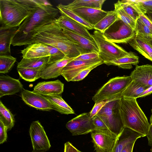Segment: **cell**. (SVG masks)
<instances>
[{
  "mask_svg": "<svg viewBox=\"0 0 152 152\" xmlns=\"http://www.w3.org/2000/svg\"><path fill=\"white\" fill-rule=\"evenodd\" d=\"M51 104L53 110L61 114H73L75 112L63 99L60 95H51L45 96Z\"/></svg>",
  "mask_w": 152,
  "mask_h": 152,
  "instance_id": "obj_25",
  "label": "cell"
},
{
  "mask_svg": "<svg viewBox=\"0 0 152 152\" xmlns=\"http://www.w3.org/2000/svg\"><path fill=\"white\" fill-rule=\"evenodd\" d=\"M99 58L98 52H94L83 54H80L75 58L74 60H88Z\"/></svg>",
  "mask_w": 152,
  "mask_h": 152,
  "instance_id": "obj_42",
  "label": "cell"
},
{
  "mask_svg": "<svg viewBox=\"0 0 152 152\" xmlns=\"http://www.w3.org/2000/svg\"><path fill=\"white\" fill-rule=\"evenodd\" d=\"M0 120L10 131L13 127L15 119L10 111L0 101Z\"/></svg>",
  "mask_w": 152,
  "mask_h": 152,
  "instance_id": "obj_33",
  "label": "cell"
},
{
  "mask_svg": "<svg viewBox=\"0 0 152 152\" xmlns=\"http://www.w3.org/2000/svg\"><path fill=\"white\" fill-rule=\"evenodd\" d=\"M151 116L152 117V114L151 115Z\"/></svg>",
  "mask_w": 152,
  "mask_h": 152,
  "instance_id": "obj_55",
  "label": "cell"
},
{
  "mask_svg": "<svg viewBox=\"0 0 152 152\" xmlns=\"http://www.w3.org/2000/svg\"><path fill=\"white\" fill-rule=\"evenodd\" d=\"M151 113H152V109L151 110Z\"/></svg>",
  "mask_w": 152,
  "mask_h": 152,
  "instance_id": "obj_54",
  "label": "cell"
},
{
  "mask_svg": "<svg viewBox=\"0 0 152 152\" xmlns=\"http://www.w3.org/2000/svg\"><path fill=\"white\" fill-rule=\"evenodd\" d=\"M55 20L61 27L95 42L91 34L86 28L67 16L61 15Z\"/></svg>",
  "mask_w": 152,
  "mask_h": 152,
  "instance_id": "obj_15",
  "label": "cell"
},
{
  "mask_svg": "<svg viewBox=\"0 0 152 152\" xmlns=\"http://www.w3.org/2000/svg\"><path fill=\"white\" fill-rule=\"evenodd\" d=\"M19 27L0 28V55L10 54V45Z\"/></svg>",
  "mask_w": 152,
  "mask_h": 152,
  "instance_id": "obj_24",
  "label": "cell"
},
{
  "mask_svg": "<svg viewBox=\"0 0 152 152\" xmlns=\"http://www.w3.org/2000/svg\"><path fill=\"white\" fill-rule=\"evenodd\" d=\"M151 152H152V147H151V150H150Z\"/></svg>",
  "mask_w": 152,
  "mask_h": 152,
  "instance_id": "obj_53",
  "label": "cell"
},
{
  "mask_svg": "<svg viewBox=\"0 0 152 152\" xmlns=\"http://www.w3.org/2000/svg\"><path fill=\"white\" fill-rule=\"evenodd\" d=\"M103 64H104V62L103 61H102L85 69L73 78L71 81H79L83 80L92 70Z\"/></svg>",
  "mask_w": 152,
  "mask_h": 152,
  "instance_id": "obj_39",
  "label": "cell"
},
{
  "mask_svg": "<svg viewBox=\"0 0 152 152\" xmlns=\"http://www.w3.org/2000/svg\"><path fill=\"white\" fill-rule=\"evenodd\" d=\"M91 35L99 49V57L104 64H106L129 53L121 46L107 40L99 31L95 30Z\"/></svg>",
  "mask_w": 152,
  "mask_h": 152,
  "instance_id": "obj_7",
  "label": "cell"
},
{
  "mask_svg": "<svg viewBox=\"0 0 152 152\" xmlns=\"http://www.w3.org/2000/svg\"><path fill=\"white\" fill-rule=\"evenodd\" d=\"M106 102L107 101H104L95 103L92 109L89 112L90 117L92 118L96 115L104 105Z\"/></svg>",
  "mask_w": 152,
  "mask_h": 152,
  "instance_id": "obj_43",
  "label": "cell"
},
{
  "mask_svg": "<svg viewBox=\"0 0 152 152\" xmlns=\"http://www.w3.org/2000/svg\"><path fill=\"white\" fill-rule=\"evenodd\" d=\"M49 56L27 59L23 58L17 68H28L42 70L48 64Z\"/></svg>",
  "mask_w": 152,
  "mask_h": 152,
  "instance_id": "obj_27",
  "label": "cell"
},
{
  "mask_svg": "<svg viewBox=\"0 0 152 152\" xmlns=\"http://www.w3.org/2000/svg\"><path fill=\"white\" fill-rule=\"evenodd\" d=\"M75 58L66 56L63 58L53 63L48 64L40 71L41 78L48 79L57 77L61 75L64 68Z\"/></svg>",
  "mask_w": 152,
  "mask_h": 152,
  "instance_id": "obj_18",
  "label": "cell"
},
{
  "mask_svg": "<svg viewBox=\"0 0 152 152\" xmlns=\"http://www.w3.org/2000/svg\"><path fill=\"white\" fill-rule=\"evenodd\" d=\"M45 1L0 0V28L19 27Z\"/></svg>",
  "mask_w": 152,
  "mask_h": 152,
  "instance_id": "obj_3",
  "label": "cell"
},
{
  "mask_svg": "<svg viewBox=\"0 0 152 152\" xmlns=\"http://www.w3.org/2000/svg\"><path fill=\"white\" fill-rule=\"evenodd\" d=\"M64 84L59 80L41 82L34 87V92L44 96L60 95L63 92Z\"/></svg>",
  "mask_w": 152,
  "mask_h": 152,
  "instance_id": "obj_19",
  "label": "cell"
},
{
  "mask_svg": "<svg viewBox=\"0 0 152 152\" xmlns=\"http://www.w3.org/2000/svg\"><path fill=\"white\" fill-rule=\"evenodd\" d=\"M139 63L138 56L134 53L129 52L126 56L112 61L106 64L117 66L124 69H130L132 68V65L136 66Z\"/></svg>",
  "mask_w": 152,
  "mask_h": 152,
  "instance_id": "obj_26",
  "label": "cell"
},
{
  "mask_svg": "<svg viewBox=\"0 0 152 152\" xmlns=\"http://www.w3.org/2000/svg\"><path fill=\"white\" fill-rule=\"evenodd\" d=\"M92 119L94 126V129H109L104 121L98 115H96L93 117Z\"/></svg>",
  "mask_w": 152,
  "mask_h": 152,
  "instance_id": "obj_41",
  "label": "cell"
},
{
  "mask_svg": "<svg viewBox=\"0 0 152 152\" xmlns=\"http://www.w3.org/2000/svg\"><path fill=\"white\" fill-rule=\"evenodd\" d=\"M149 39L144 36L136 35L129 43L134 50L152 61V46Z\"/></svg>",
  "mask_w": 152,
  "mask_h": 152,
  "instance_id": "obj_22",
  "label": "cell"
},
{
  "mask_svg": "<svg viewBox=\"0 0 152 152\" xmlns=\"http://www.w3.org/2000/svg\"><path fill=\"white\" fill-rule=\"evenodd\" d=\"M66 126L73 136L86 134L94 129L89 113L79 115L68 122Z\"/></svg>",
  "mask_w": 152,
  "mask_h": 152,
  "instance_id": "obj_11",
  "label": "cell"
},
{
  "mask_svg": "<svg viewBox=\"0 0 152 152\" xmlns=\"http://www.w3.org/2000/svg\"><path fill=\"white\" fill-rule=\"evenodd\" d=\"M114 10L117 13L118 18L129 26L135 30L136 21L124 10L119 0L114 4Z\"/></svg>",
  "mask_w": 152,
  "mask_h": 152,
  "instance_id": "obj_35",
  "label": "cell"
},
{
  "mask_svg": "<svg viewBox=\"0 0 152 152\" xmlns=\"http://www.w3.org/2000/svg\"><path fill=\"white\" fill-rule=\"evenodd\" d=\"M72 10L85 21L93 26L106 16L108 12V11L102 10L88 7L79 8Z\"/></svg>",
  "mask_w": 152,
  "mask_h": 152,
  "instance_id": "obj_16",
  "label": "cell"
},
{
  "mask_svg": "<svg viewBox=\"0 0 152 152\" xmlns=\"http://www.w3.org/2000/svg\"><path fill=\"white\" fill-rule=\"evenodd\" d=\"M105 0H75L65 7L71 10L81 7H88L102 10Z\"/></svg>",
  "mask_w": 152,
  "mask_h": 152,
  "instance_id": "obj_30",
  "label": "cell"
},
{
  "mask_svg": "<svg viewBox=\"0 0 152 152\" xmlns=\"http://www.w3.org/2000/svg\"><path fill=\"white\" fill-rule=\"evenodd\" d=\"M59 12L57 8L45 0L20 25L11 45L15 46L31 44V34L33 30L56 19Z\"/></svg>",
  "mask_w": 152,
  "mask_h": 152,
  "instance_id": "obj_2",
  "label": "cell"
},
{
  "mask_svg": "<svg viewBox=\"0 0 152 152\" xmlns=\"http://www.w3.org/2000/svg\"><path fill=\"white\" fill-rule=\"evenodd\" d=\"M143 137L142 134L125 127L118 136L112 152H121L123 148L128 143L136 141L138 139Z\"/></svg>",
  "mask_w": 152,
  "mask_h": 152,
  "instance_id": "obj_23",
  "label": "cell"
},
{
  "mask_svg": "<svg viewBox=\"0 0 152 152\" xmlns=\"http://www.w3.org/2000/svg\"><path fill=\"white\" fill-rule=\"evenodd\" d=\"M50 46L37 42L28 45L21 51L23 58L29 59L50 56Z\"/></svg>",
  "mask_w": 152,
  "mask_h": 152,
  "instance_id": "obj_20",
  "label": "cell"
},
{
  "mask_svg": "<svg viewBox=\"0 0 152 152\" xmlns=\"http://www.w3.org/2000/svg\"><path fill=\"white\" fill-rule=\"evenodd\" d=\"M16 58L10 55H0V73H8L16 61Z\"/></svg>",
  "mask_w": 152,
  "mask_h": 152,
  "instance_id": "obj_36",
  "label": "cell"
},
{
  "mask_svg": "<svg viewBox=\"0 0 152 152\" xmlns=\"http://www.w3.org/2000/svg\"><path fill=\"white\" fill-rule=\"evenodd\" d=\"M60 27L66 34L74 42L80 54L94 52L99 53V49L95 42Z\"/></svg>",
  "mask_w": 152,
  "mask_h": 152,
  "instance_id": "obj_14",
  "label": "cell"
},
{
  "mask_svg": "<svg viewBox=\"0 0 152 152\" xmlns=\"http://www.w3.org/2000/svg\"><path fill=\"white\" fill-rule=\"evenodd\" d=\"M57 7L61 15H65L82 24L88 30H91L94 29L93 26L85 21L75 13L72 10L65 7L64 5L60 4L57 6Z\"/></svg>",
  "mask_w": 152,
  "mask_h": 152,
  "instance_id": "obj_32",
  "label": "cell"
},
{
  "mask_svg": "<svg viewBox=\"0 0 152 152\" xmlns=\"http://www.w3.org/2000/svg\"><path fill=\"white\" fill-rule=\"evenodd\" d=\"M135 142L134 141L128 143L123 148L121 152H132Z\"/></svg>",
  "mask_w": 152,
  "mask_h": 152,
  "instance_id": "obj_48",
  "label": "cell"
},
{
  "mask_svg": "<svg viewBox=\"0 0 152 152\" xmlns=\"http://www.w3.org/2000/svg\"><path fill=\"white\" fill-rule=\"evenodd\" d=\"M148 141V145L152 147V117L151 116L150 118V126L146 136Z\"/></svg>",
  "mask_w": 152,
  "mask_h": 152,
  "instance_id": "obj_47",
  "label": "cell"
},
{
  "mask_svg": "<svg viewBox=\"0 0 152 152\" xmlns=\"http://www.w3.org/2000/svg\"><path fill=\"white\" fill-rule=\"evenodd\" d=\"M50 54L48 64H50L61 60L66 56L58 49L50 46Z\"/></svg>",
  "mask_w": 152,
  "mask_h": 152,
  "instance_id": "obj_38",
  "label": "cell"
},
{
  "mask_svg": "<svg viewBox=\"0 0 152 152\" xmlns=\"http://www.w3.org/2000/svg\"><path fill=\"white\" fill-rule=\"evenodd\" d=\"M144 14L148 12H152V0H135Z\"/></svg>",
  "mask_w": 152,
  "mask_h": 152,
  "instance_id": "obj_40",
  "label": "cell"
},
{
  "mask_svg": "<svg viewBox=\"0 0 152 152\" xmlns=\"http://www.w3.org/2000/svg\"><path fill=\"white\" fill-rule=\"evenodd\" d=\"M119 1L125 11L135 21L141 15L144 14L135 0H119Z\"/></svg>",
  "mask_w": 152,
  "mask_h": 152,
  "instance_id": "obj_29",
  "label": "cell"
},
{
  "mask_svg": "<svg viewBox=\"0 0 152 152\" xmlns=\"http://www.w3.org/2000/svg\"><path fill=\"white\" fill-rule=\"evenodd\" d=\"M23 86L18 79L7 75H0V98L15 94L23 89Z\"/></svg>",
  "mask_w": 152,
  "mask_h": 152,
  "instance_id": "obj_17",
  "label": "cell"
},
{
  "mask_svg": "<svg viewBox=\"0 0 152 152\" xmlns=\"http://www.w3.org/2000/svg\"><path fill=\"white\" fill-rule=\"evenodd\" d=\"M20 77L28 82H34L41 78V70L28 68H17Z\"/></svg>",
  "mask_w": 152,
  "mask_h": 152,
  "instance_id": "obj_34",
  "label": "cell"
},
{
  "mask_svg": "<svg viewBox=\"0 0 152 152\" xmlns=\"http://www.w3.org/2000/svg\"><path fill=\"white\" fill-rule=\"evenodd\" d=\"M149 42L151 45L152 46V39H149Z\"/></svg>",
  "mask_w": 152,
  "mask_h": 152,
  "instance_id": "obj_51",
  "label": "cell"
},
{
  "mask_svg": "<svg viewBox=\"0 0 152 152\" xmlns=\"http://www.w3.org/2000/svg\"><path fill=\"white\" fill-rule=\"evenodd\" d=\"M135 31L136 36H142L150 39H152V31L142 23L139 18L136 21Z\"/></svg>",
  "mask_w": 152,
  "mask_h": 152,
  "instance_id": "obj_37",
  "label": "cell"
},
{
  "mask_svg": "<svg viewBox=\"0 0 152 152\" xmlns=\"http://www.w3.org/2000/svg\"><path fill=\"white\" fill-rule=\"evenodd\" d=\"M132 80L130 76L112 78L97 91L92 99L95 103L122 98V93Z\"/></svg>",
  "mask_w": 152,
  "mask_h": 152,
  "instance_id": "obj_6",
  "label": "cell"
},
{
  "mask_svg": "<svg viewBox=\"0 0 152 152\" xmlns=\"http://www.w3.org/2000/svg\"><path fill=\"white\" fill-rule=\"evenodd\" d=\"M64 152H80L69 142L68 141L64 144Z\"/></svg>",
  "mask_w": 152,
  "mask_h": 152,
  "instance_id": "obj_46",
  "label": "cell"
},
{
  "mask_svg": "<svg viewBox=\"0 0 152 152\" xmlns=\"http://www.w3.org/2000/svg\"><path fill=\"white\" fill-rule=\"evenodd\" d=\"M121 98L107 101L104 105L96 115L104 121L109 130L118 136L125 127L120 112Z\"/></svg>",
  "mask_w": 152,
  "mask_h": 152,
  "instance_id": "obj_5",
  "label": "cell"
},
{
  "mask_svg": "<svg viewBox=\"0 0 152 152\" xmlns=\"http://www.w3.org/2000/svg\"><path fill=\"white\" fill-rule=\"evenodd\" d=\"M146 14L147 16L152 21V12H148Z\"/></svg>",
  "mask_w": 152,
  "mask_h": 152,
  "instance_id": "obj_50",
  "label": "cell"
},
{
  "mask_svg": "<svg viewBox=\"0 0 152 152\" xmlns=\"http://www.w3.org/2000/svg\"><path fill=\"white\" fill-rule=\"evenodd\" d=\"M20 96L26 104L37 110L44 111L53 110L51 104L45 96L24 89L21 92Z\"/></svg>",
  "mask_w": 152,
  "mask_h": 152,
  "instance_id": "obj_12",
  "label": "cell"
},
{
  "mask_svg": "<svg viewBox=\"0 0 152 152\" xmlns=\"http://www.w3.org/2000/svg\"><path fill=\"white\" fill-rule=\"evenodd\" d=\"M130 76L132 80L140 82L148 87L152 86V65H137L132 72Z\"/></svg>",
  "mask_w": 152,
  "mask_h": 152,
  "instance_id": "obj_21",
  "label": "cell"
},
{
  "mask_svg": "<svg viewBox=\"0 0 152 152\" xmlns=\"http://www.w3.org/2000/svg\"><path fill=\"white\" fill-rule=\"evenodd\" d=\"M96 152H112L118 137L109 129H94L91 132Z\"/></svg>",
  "mask_w": 152,
  "mask_h": 152,
  "instance_id": "obj_9",
  "label": "cell"
},
{
  "mask_svg": "<svg viewBox=\"0 0 152 152\" xmlns=\"http://www.w3.org/2000/svg\"><path fill=\"white\" fill-rule=\"evenodd\" d=\"M120 112L125 127L142 134L143 137L146 136L150 123L136 99L122 98Z\"/></svg>",
  "mask_w": 152,
  "mask_h": 152,
  "instance_id": "obj_4",
  "label": "cell"
},
{
  "mask_svg": "<svg viewBox=\"0 0 152 152\" xmlns=\"http://www.w3.org/2000/svg\"><path fill=\"white\" fill-rule=\"evenodd\" d=\"M148 88L140 82L132 80L122 93V97L137 99Z\"/></svg>",
  "mask_w": 152,
  "mask_h": 152,
  "instance_id": "obj_28",
  "label": "cell"
},
{
  "mask_svg": "<svg viewBox=\"0 0 152 152\" xmlns=\"http://www.w3.org/2000/svg\"><path fill=\"white\" fill-rule=\"evenodd\" d=\"M29 133L34 151L45 152L49 150L51 147L50 141L39 121L31 123Z\"/></svg>",
  "mask_w": 152,
  "mask_h": 152,
  "instance_id": "obj_10",
  "label": "cell"
},
{
  "mask_svg": "<svg viewBox=\"0 0 152 152\" xmlns=\"http://www.w3.org/2000/svg\"><path fill=\"white\" fill-rule=\"evenodd\" d=\"M118 18V15L114 10L108 11L106 16L94 26V29L103 33Z\"/></svg>",
  "mask_w": 152,
  "mask_h": 152,
  "instance_id": "obj_31",
  "label": "cell"
},
{
  "mask_svg": "<svg viewBox=\"0 0 152 152\" xmlns=\"http://www.w3.org/2000/svg\"><path fill=\"white\" fill-rule=\"evenodd\" d=\"M32 152H45V151H34L33 150V151Z\"/></svg>",
  "mask_w": 152,
  "mask_h": 152,
  "instance_id": "obj_52",
  "label": "cell"
},
{
  "mask_svg": "<svg viewBox=\"0 0 152 152\" xmlns=\"http://www.w3.org/2000/svg\"><path fill=\"white\" fill-rule=\"evenodd\" d=\"M8 128L0 120V144H2L7 140Z\"/></svg>",
  "mask_w": 152,
  "mask_h": 152,
  "instance_id": "obj_44",
  "label": "cell"
},
{
  "mask_svg": "<svg viewBox=\"0 0 152 152\" xmlns=\"http://www.w3.org/2000/svg\"><path fill=\"white\" fill-rule=\"evenodd\" d=\"M152 93V86L148 88L139 97H143L149 95Z\"/></svg>",
  "mask_w": 152,
  "mask_h": 152,
  "instance_id": "obj_49",
  "label": "cell"
},
{
  "mask_svg": "<svg viewBox=\"0 0 152 152\" xmlns=\"http://www.w3.org/2000/svg\"><path fill=\"white\" fill-rule=\"evenodd\" d=\"M102 61L100 58L86 61L73 60L64 68L61 75L67 82L71 81L81 71Z\"/></svg>",
  "mask_w": 152,
  "mask_h": 152,
  "instance_id": "obj_13",
  "label": "cell"
},
{
  "mask_svg": "<svg viewBox=\"0 0 152 152\" xmlns=\"http://www.w3.org/2000/svg\"><path fill=\"white\" fill-rule=\"evenodd\" d=\"M80 152H81V151H80Z\"/></svg>",
  "mask_w": 152,
  "mask_h": 152,
  "instance_id": "obj_56",
  "label": "cell"
},
{
  "mask_svg": "<svg viewBox=\"0 0 152 152\" xmlns=\"http://www.w3.org/2000/svg\"><path fill=\"white\" fill-rule=\"evenodd\" d=\"M102 34L107 40L119 44L129 43L136 36L135 31L119 18Z\"/></svg>",
  "mask_w": 152,
  "mask_h": 152,
  "instance_id": "obj_8",
  "label": "cell"
},
{
  "mask_svg": "<svg viewBox=\"0 0 152 152\" xmlns=\"http://www.w3.org/2000/svg\"><path fill=\"white\" fill-rule=\"evenodd\" d=\"M139 18L142 23L152 31V21L149 18L147 15L143 14L141 15Z\"/></svg>",
  "mask_w": 152,
  "mask_h": 152,
  "instance_id": "obj_45",
  "label": "cell"
},
{
  "mask_svg": "<svg viewBox=\"0 0 152 152\" xmlns=\"http://www.w3.org/2000/svg\"><path fill=\"white\" fill-rule=\"evenodd\" d=\"M55 20L33 30L31 34L32 44L42 43L56 48L68 57L76 58L80 54L75 44Z\"/></svg>",
  "mask_w": 152,
  "mask_h": 152,
  "instance_id": "obj_1",
  "label": "cell"
}]
</instances>
